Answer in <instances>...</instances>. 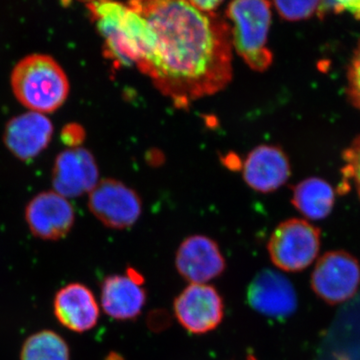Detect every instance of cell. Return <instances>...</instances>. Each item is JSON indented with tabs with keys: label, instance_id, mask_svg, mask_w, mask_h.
Segmentation results:
<instances>
[{
	"label": "cell",
	"instance_id": "6da1fadb",
	"mask_svg": "<svg viewBox=\"0 0 360 360\" xmlns=\"http://www.w3.org/2000/svg\"><path fill=\"white\" fill-rule=\"evenodd\" d=\"M148 20L155 42L141 70L177 108L212 96L232 79L231 28L189 1H131Z\"/></svg>",
	"mask_w": 360,
	"mask_h": 360
},
{
	"label": "cell",
	"instance_id": "7a4b0ae2",
	"mask_svg": "<svg viewBox=\"0 0 360 360\" xmlns=\"http://www.w3.org/2000/svg\"><path fill=\"white\" fill-rule=\"evenodd\" d=\"M87 8L103 35L106 56L116 65L141 70L155 42L146 18L129 4L89 2Z\"/></svg>",
	"mask_w": 360,
	"mask_h": 360
},
{
	"label": "cell",
	"instance_id": "3957f363",
	"mask_svg": "<svg viewBox=\"0 0 360 360\" xmlns=\"http://www.w3.org/2000/svg\"><path fill=\"white\" fill-rule=\"evenodd\" d=\"M15 98L30 111L53 112L63 105L70 94L65 70L47 54L33 53L20 59L11 75Z\"/></svg>",
	"mask_w": 360,
	"mask_h": 360
},
{
	"label": "cell",
	"instance_id": "277c9868",
	"mask_svg": "<svg viewBox=\"0 0 360 360\" xmlns=\"http://www.w3.org/2000/svg\"><path fill=\"white\" fill-rule=\"evenodd\" d=\"M231 20L232 47L251 70L262 72L271 65L269 33L271 25V4L262 0H238L226 8Z\"/></svg>",
	"mask_w": 360,
	"mask_h": 360
},
{
	"label": "cell",
	"instance_id": "5b68a950",
	"mask_svg": "<svg viewBox=\"0 0 360 360\" xmlns=\"http://www.w3.org/2000/svg\"><path fill=\"white\" fill-rule=\"evenodd\" d=\"M321 248V231L307 220L291 219L272 232L267 250L279 269L297 272L314 262Z\"/></svg>",
	"mask_w": 360,
	"mask_h": 360
},
{
	"label": "cell",
	"instance_id": "8992f818",
	"mask_svg": "<svg viewBox=\"0 0 360 360\" xmlns=\"http://www.w3.org/2000/svg\"><path fill=\"white\" fill-rule=\"evenodd\" d=\"M360 284L356 258L345 251H330L319 258L311 276L312 290L329 304H340L355 295Z\"/></svg>",
	"mask_w": 360,
	"mask_h": 360
},
{
	"label": "cell",
	"instance_id": "52a82bcc",
	"mask_svg": "<svg viewBox=\"0 0 360 360\" xmlns=\"http://www.w3.org/2000/svg\"><path fill=\"white\" fill-rule=\"evenodd\" d=\"M90 212L105 226L127 229L141 217L142 203L139 194L122 181L105 179L89 193Z\"/></svg>",
	"mask_w": 360,
	"mask_h": 360
},
{
	"label": "cell",
	"instance_id": "ba28073f",
	"mask_svg": "<svg viewBox=\"0 0 360 360\" xmlns=\"http://www.w3.org/2000/svg\"><path fill=\"white\" fill-rule=\"evenodd\" d=\"M177 321L189 333L205 335L221 323L224 303L210 284H189L174 300Z\"/></svg>",
	"mask_w": 360,
	"mask_h": 360
},
{
	"label": "cell",
	"instance_id": "9c48e42d",
	"mask_svg": "<svg viewBox=\"0 0 360 360\" xmlns=\"http://www.w3.org/2000/svg\"><path fill=\"white\" fill-rule=\"evenodd\" d=\"M25 219L33 236L45 241H58L70 234L75 212L68 198L56 191L37 194L25 207Z\"/></svg>",
	"mask_w": 360,
	"mask_h": 360
},
{
	"label": "cell",
	"instance_id": "30bf717a",
	"mask_svg": "<svg viewBox=\"0 0 360 360\" xmlns=\"http://www.w3.org/2000/svg\"><path fill=\"white\" fill-rule=\"evenodd\" d=\"M144 277L136 270L127 269L125 274H111L101 283V307L115 321H132L141 314L146 303Z\"/></svg>",
	"mask_w": 360,
	"mask_h": 360
},
{
	"label": "cell",
	"instance_id": "8fae6325",
	"mask_svg": "<svg viewBox=\"0 0 360 360\" xmlns=\"http://www.w3.org/2000/svg\"><path fill=\"white\" fill-rule=\"evenodd\" d=\"M175 265L191 284H207L224 274L226 262L219 245L205 236H191L179 245Z\"/></svg>",
	"mask_w": 360,
	"mask_h": 360
},
{
	"label": "cell",
	"instance_id": "7c38bea8",
	"mask_svg": "<svg viewBox=\"0 0 360 360\" xmlns=\"http://www.w3.org/2000/svg\"><path fill=\"white\" fill-rule=\"evenodd\" d=\"M98 184V167L87 149L68 148L59 153L52 169L56 193L66 198L90 193Z\"/></svg>",
	"mask_w": 360,
	"mask_h": 360
},
{
	"label": "cell",
	"instance_id": "4fadbf2b",
	"mask_svg": "<svg viewBox=\"0 0 360 360\" xmlns=\"http://www.w3.org/2000/svg\"><path fill=\"white\" fill-rule=\"evenodd\" d=\"M248 304L258 314L284 319L295 311L297 297L288 277L271 269L255 276L248 288Z\"/></svg>",
	"mask_w": 360,
	"mask_h": 360
},
{
	"label": "cell",
	"instance_id": "5bb4252c",
	"mask_svg": "<svg viewBox=\"0 0 360 360\" xmlns=\"http://www.w3.org/2000/svg\"><path fill=\"white\" fill-rule=\"evenodd\" d=\"M53 124L44 113L28 111L6 123L4 142L16 158L32 160L51 143Z\"/></svg>",
	"mask_w": 360,
	"mask_h": 360
},
{
	"label": "cell",
	"instance_id": "9a60e30c",
	"mask_svg": "<svg viewBox=\"0 0 360 360\" xmlns=\"http://www.w3.org/2000/svg\"><path fill=\"white\" fill-rule=\"evenodd\" d=\"M52 309L59 323L77 333L96 328L101 315L94 292L80 283H68L61 288L54 295Z\"/></svg>",
	"mask_w": 360,
	"mask_h": 360
},
{
	"label": "cell",
	"instance_id": "2e32d148",
	"mask_svg": "<svg viewBox=\"0 0 360 360\" xmlns=\"http://www.w3.org/2000/svg\"><path fill=\"white\" fill-rule=\"evenodd\" d=\"M290 176V161L283 149L277 146H257L250 151L243 163V179L248 186L258 193H274Z\"/></svg>",
	"mask_w": 360,
	"mask_h": 360
},
{
	"label": "cell",
	"instance_id": "e0dca14e",
	"mask_svg": "<svg viewBox=\"0 0 360 360\" xmlns=\"http://www.w3.org/2000/svg\"><path fill=\"white\" fill-rule=\"evenodd\" d=\"M335 194L326 180L310 177L295 187L292 203L302 215L312 220L326 219L335 205Z\"/></svg>",
	"mask_w": 360,
	"mask_h": 360
},
{
	"label": "cell",
	"instance_id": "ac0fdd59",
	"mask_svg": "<svg viewBox=\"0 0 360 360\" xmlns=\"http://www.w3.org/2000/svg\"><path fill=\"white\" fill-rule=\"evenodd\" d=\"M20 359L70 360V349L58 333L42 329L26 338L21 345Z\"/></svg>",
	"mask_w": 360,
	"mask_h": 360
},
{
	"label": "cell",
	"instance_id": "d6986e66",
	"mask_svg": "<svg viewBox=\"0 0 360 360\" xmlns=\"http://www.w3.org/2000/svg\"><path fill=\"white\" fill-rule=\"evenodd\" d=\"M321 1H276L274 6L277 13L285 20H307L319 11Z\"/></svg>",
	"mask_w": 360,
	"mask_h": 360
},
{
	"label": "cell",
	"instance_id": "ffe728a7",
	"mask_svg": "<svg viewBox=\"0 0 360 360\" xmlns=\"http://www.w3.org/2000/svg\"><path fill=\"white\" fill-rule=\"evenodd\" d=\"M347 92L350 101L360 110V42L354 51L347 72Z\"/></svg>",
	"mask_w": 360,
	"mask_h": 360
},
{
	"label": "cell",
	"instance_id": "44dd1931",
	"mask_svg": "<svg viewBox=\"0 0 360 360\" xmlns=\"http://www.w3.org/2000/svg\"><path fill=\"white\" fill-rule=\"evenodd\" d=\"M345 160L347 162L345 172L354 179L360 198V136L355 139L352 146L345 150Z\"/></svg>",
	"mask_w": 360,
	"mask_h": 360
},
{
	"label": "cell",
	"instance_id": "7402d4cb",
	"mask_svg": "<svg viewBox=\"0 0 360 360\" xmlns=\"http://www.w3.org/2000/svg\"><path fill=\"white\" fill-rule=\"evenodd\" d=\"M328 11H333L335 13L348 11L360 20V1H322L319 4V15H324Z\"/></svg>",
	"mask_w": 360,
	"mask_h": 360
},
{
	"label": "cell",
	"instance_id": "603a6c76",
	"mask_svg": "<svg viewBox=\"0 0 360 360\" xmlns=\"http://www.w3.org/2000/svg\"><path fill=\"white\" fill-rule=\"evenodd\" d=\"M84 139V129L77 123H70L61 130V139L70 148H80Z\"/></svg>",
	"mask_w": 360,
	"mask_h": 360
},
{
	"label": "cell",
	"instance_id": "cb8c5ba5",
	"mask_svg": "<svg viewBox=\"0 0 360 360\" xmlns=\"http://www.w3.org/2000/svg\"><path fill=\"white\" fill-rule=\"evenodd\" d=\"M193 7L198 11L206 14H214L217 9L221 6L224 2L219 0H191L189 1Z\"/></svg>",
	"mask_w": 360,
	"mask_h": 360
},
{
	"label": "cell",
	"instance_id": "d4e9b609",
	"mask_svg": "<svg viewBox=\"0 0 360 360\" xmlns=\"http://www.w3.org/2000/svg\"><path fill=\"white\" fill-rule=\"evenodd\" d=\"M104 360H124L122 359V355L116 354V352H111Z\"/></svg>",
	"mask_w": 360,
	"mask_h": 360
},
{
	"label": "cell",
	"instance_id": "484cf974",
	"mask_svg": "<svg viewBox=\"0 0 360 360\" xmlns=\"http://www.w3.org/2000/svg\"><path fill=\"white\" fill-rule=\"evenodd\" d=\"M246 360H257V359H255V357L253 356V355H248V359H246Z\"/></svg>",
	"mask_w": 360,
	"mask_h": 360
}]
</instances>
